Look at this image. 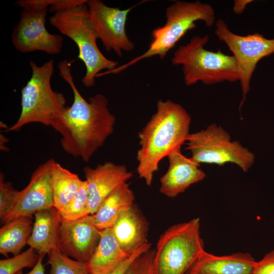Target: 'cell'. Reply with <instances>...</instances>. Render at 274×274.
Returning <instances> with one entry per match:
<instances>
[{"label": "cell", "mask_w": 274, "mask_h": 274, "mask_svg": "<svg viewBox=\"0 0 274 274\" xmlns=\"http://www.w3.org/2000/svg\"><path fill=\"white\" fill-rule=\"evenodd\" d=\"M100 232L89 216L72 222H61L60 250L80 262L86 263L91 258L100 238Z\"/></svg>", "instance_id": "14"}, {"label": "cell", "mask_w": 274, "mask_h": 274, "mask_svg": "<svg viewBox=\"0 0 274 274\" xmlns=\"http://www.w3.org/2000/svg\"><path fill=\"white\" fill-rule=\"evenodd\" d=\"M252 1L251 0H237L234 2L233 10L237 14H242L246 7Z\"/></svg>", "instance_id": "32"}, {"label": "cell", "mask_w": 274, "mask_h": 274, "mask_svg": "<svg viewBox=\"0 0 274 274\" xmlns=\"http://www.w3.org/2000/svg\"><path fill=\"white\" fill-rule=\"evenodd\" d=\"M200 219L175 224L159 238L154 258L156 274H186L205 251Z\"/></svg>", "instance_id": "7"}, {"label": "cell", "mask_w": 274, "mask_h": 274, "mask_svg": "<svg viewBox=\"0 0 274 274\" xmlns=\"http://www.w3.org/2000/svg\"><path fill=\"white\" fill-rule=\"evenodd\" d=\"M19 191L12 187L10 182L5 181V176L0 173V218H3L12 209Z\"/></svg>", "instance_id": "26"}, {"label": "cell", "mask_w": 274, "mask_h": 274, "mask_svg": "<svg viewBox=\"0 0 274 274\" xmlns=\"http://www.w3.org/2000/svg\"><path fill=\"white\" fill-rule=\"evenodd\" d=\"M165 17V24L152 31V41L145 52L112 71L102 72L101 75L117 74L143 59L154 56L163 59L187 31L196 26V21H202L207 27H212L216 22L213 8L198 1H176L166 9Z\"/></svg>", "instance_id": "3"}, {"label": "cell", "mask_w": 274, "mask_h": 274, "mask_svg": "<svg viewBox=\"0 0 274 274\" xmlns=\"http://www.w3.org/2000/svg\"><path fill=\"white\" fill-rule=\"evenodd\" d=\"M186 274H199V273H191V272H187L186 273Z\"/></svg>", "instance_id": "33"}, {"label": "cell", "mask_w": 274, "mask_h": 274, "mask_svg": "<svg viewBox=\"0 0 274 274\" xmlns=\"http://www.w3.org/2000/svg\"><path fill=\"white\" fill-rule=\"evenodd\" d=\"M49 22L77 45L78 58L86 67L85 75L82 79L85 87L94 85L96 77L101 71H110L117 67L118 62L106 57L97 46L99 38L89 17L87 3L55 13L49 18Z\"/></svg>", "instance_id": "4"}, {"label": "cell", "mask_w": 274, "mask_h": 274, "mask_svg": "<svg viewBox=\"0 0 274 274\" xmlns=\"http://www.w3.org/2000/svg\"><path fill=\"white\" fill-rule=\"evenodd\" d=\"M256 262L249 253L217 256L204 251L187 272L199 274H252Z\"/></svg>", "instance_id": "16"}, {"label": "cell", "mask_w": 274, "mask_h": 274, "mask_svg": "<svg viewBox=\"0 0 274 274\" xmlns=\"http://www.w3.org/2000/svg\"><path fill=\"white\" fill-rule=\"evenodd\" d=\"M34 215L35 222L27 245L39 255L60 250L61 222L57 210L53 207L37 212Z\"/></svg>", "instance_id": "18"}, {"label": "cell", "mask_w": 274, "mask_h": 274, "mask_svg": "<svg viewBox=\"0 0 274 274\" xmlns=\"http://www.w3.org/2000/svg\"><path fill=\"white\" fill-rule=\"evenodd\" d=\"M83 172L87 185L90 215L94 214L106 198L133 176L125 165L110 161L94 168L85 166Z\"/></svg>", "instance_id": "13"}, {"label": "cell", "mask_w": 274, "mask_h": 274, "mask_svg": "<svg viewBox=\"0 0 274 274\" xmlns=\"http://www.w3.org/2000/svg\"><path fill=\"white\" fill-rule=\"evenodd\" d=\"M144 1L128 9L110 7L100 0H88L87 5L90 19L107 51H114L122 57L123 51H132L135 45L126 32L127 16L132 9Z\"/></svg>", "instance_id": "11"}, {"label": "cell", "mask_w": 274, "mask_h": 274, "mask_svg": "<svg viewBox=\"0 0 274 274\" xmlns=\"http://www.w3.org/2000/svg\"><path fill=\"white\" fill-rule=\"evenodd\" d=\"M181 147L173 150L167 156L168 167L161 177L160 192L174 198L184 192L191 185L201 181L206 177L199 165L181 152Z\"/></svg>", "instance_id": "15"}, {"label": "cell", "mask_w": 274, "mask_h": 274, "mask_svg": "<svg viewBox=\"0 0 274 274\" xmlns=\"http://www.w3.org/2000/svg\"><path fill=\"white\" fill-rule=\"evenodd\" d=\"M209 36H194L184 45L180 46L172 59L174 65H182L185 84L190 86L201 82L212 85L225 81H239L235 59L218 50H206Z\"/></svg>", "instance_id": "6"}, {"label": "cell", "mask_w": 274, "mask_h": 274, "mask_svg": "<svg viewBox=\"0 0 274 274\" xmlns=\"http://www.w3.org/2000/svg\"><path fill=\"white\" fill-rule=\"evenodd\" d=\"M45 254L39 255V259L37 263L32 269L27 273H23L21 270L16 274H45L44 266L43 264V258Z\"/></svg>", "instance_id": "31"}, {"label": "cell", "mask_w": 274, "mask_h": 274, "mask_svg": "<svg viewBox=\"0 0 274 274\" xmlns=\"http://www.w3.org/2000/svg\"><path fill=\"white\" fill-rule=\"evenodd\" d=\"M83 181L79 176L54 161L51 173L54 208L61 209L75 196Z\"/></svg>", "instance_id": "22"}, {"label": "cell", "mask_w": 274, "mask_h": 274, "mask_svg": "<svg viewBox=\"0 0 274 274\" xmlns=\"http://www.w3.org/2000/svg\"><path fill=\"white\" fill-rule=\"evenodd\" d=\"M252 274H274V250L256 262Z\"/></svg>", "instance_id": "29"}, {"label": "cell", "mask_w": 274, "mask_h": 274, "mask_svg": "<svg viewBox=\"0 0 274 274\" xmlns=\"http://www.w3.org/2000/svg\"><path fill=\"white\" fill-rule=\"evenodd\" d=\"M191 119L180 104L159 100L155 114L139 132L137 173L150 186L161 160L186 142Z\"/></svg>", "instance_id": "2"}, {"label": "cell", "mask_w": 274, "mask_h": 274, "mask_svg": "<svg viewBox=\"0 0 274 274\" xmlns=\"http://www.w3.org/2000/svg\"><path fill=\"white\" fill-rule=\"evenodd\" d=\"M31 76L21 89V110L16 122L8 131H18L25 125L39 123L53 127L65 108L64 95L52 89L51 78L54 60H49L38 66L29 61Z\"/></svg>", "instance_id": "5"}, {"label": "cell", "mask_w": 274, "mask_h": 274, "mask_svg": "<svg viewBox=\"0 0 274 274\" xmlns=\"http://www.w3.org/2000/svg\"><path fill=\"white\" fill-rule=\"evenodd\" d=\"M88 200L87 185L85 180L72 200L61 209L57 211L60 222L74 221L89 216Z\"/></svg>", "instance_id": "23"}, {"label": "cell", "mask_w": 274, "mask_h": 274, "mask_svg": "<svg viewBox=\"0 0 274 274\" xmlns=\"http://www.w3.org/2000/svg\"><path fill=\"white\" fill-rule=\"evenodd\" d=\"M43 5L49 7L51 12L57 13L87 3L88 0H39Z\"/></svg>", "instance_id": "28"}, {"label": "cell", "mask_w": 274, "mask_h": 274, "mask_svg": "<svg viewBox=\"0 0 274 274\" xmlns=\"http://www.w3.org/2000/svg\"><path fill=\"white\" fill-rule=\"evenodd\" d=\"M54 160L50 159L35 169L28 184L19 191L11 210L1 219L3 223L21 217H32L37 212L54 207L51 173Z\"/></svg>", "instance_id": "12"}, {"label": "cell", "mask_w": 274, "mask_h": 274, "mask_svg": "<svg viewBox=\"0 0 274 274\" xmlns=\"http://www.w3.org/2000/svg\"><path fill=\"white\" fill-rule=\"evenodd\" d=\"M186 149L191 153L190 158L198 164L223 165L233 163L247 172L254 163L255 156L237 141L231 140L227 131L216 124L190 133L185 143Z\"/></svg>", "instance_id": "8"}, {"label": "cell", "mask_w": 274, "mask_h": 274, "mask_svg": "<svg viewBox=\"0 0 274 274\" xmlns=\"http://www.w3.org/2000/svg\"><path fill=\"white\" fill-rule=\"evenodd\" d=\"M112 228L121 248L129 255L149 243L148 222L134 205L120 215Z\"/></svg>", "instance_id": "17"}, {"label": "cell", "mask_w": 274, "mask_h": 274, "mask_svg": "<svg viewBox=\"0 0 274 274\" xmlns=\"http://www.w3.org/2000/svg\"><path fill=\"white\" fill-rule=\"evenodd\" d=\"M74 60L58 64L59 74L70 85L74 94L70 107H65L52 127L61 135V146L68 154L88 162L113 133L116 118L108 108V100L97 93L86 100L78 90L72 74Z\"/></svg>", "instance_id": "1"}, {"label": "cell", "mask_w": 274, "mask_h": 274, "mask_svg": "<svg viewBox=\"0 0 274 274\" xmlns=\"http://www.w3.org/2000/svg\"><path fill=\"white\" fill-rule=\"evenodd\" d=\"M215 25L216 36L228 46L236 62L243 93L240 110L250 90L251 80L258 62L263 57L274 53V39H267L259 33L245 36L238 35L229 29L222 19L216 21Z\"/></svg>", "instance_id": "10"}, {"label": "cell", "mask_w": 274, "mask_h": 274, "mask_svg": "<svg viewBox=\"0 0 274 274\" xmlns=\"http://www.w3.org/2000/svg\"><path fill=\"white\" fill-rule=\"evenodd\" d=\"M130 256L121 248L112 228H106L101 230L97 246L86 262L87 269L89 274H107Z\"/></svg>", "instance_id": "19"}, {"label": "cell", "mask_w": 274, "mask_h": 274, "mask_svg": "<svg viewBox=\"0 0 274 274\" xmlns=\"http://www.w3.org/2000/svg\"><path fill=\"white\" fill-rule=\"evenodd\" d=\"M39 255L32 248L14 257L0 260V274H16L26 267H33Z\"/></svg>", "instance_id": "25"}, {"label": "cell", "mask_w": 274, "mask_h": 274, "mask_svg": "<svg viewBox=\"0 0 274 274\" xmlns=\"http://www.w3.org/2000/svg\"><path fill=\"white\" fill-rule=\"evenodd\" d=\"M150 243L146 245L134 252L126 260L120 264L114 269L107 274H124L131 263L140 255L149 250L151 248Z\"/></svg>", "instance_id": "30"}, {"label": "cell", "mask_w": 274, "mask_h": 274, "mask_svg": "<svg viewBox=\"0 0 274 274\" xmlns=\"http://www.w3.org/2000/svg\"><path fill=\"white\" fill-rule=\"evenodd\" d=\"M48 255L50 274H89L86 263L72 259L60 250L53 251Z\"/></svg>", "instance_id": "24"}, {"label": "cell", "mask_w": 274, "mask_h": 274, "mask_svg": "<svg viewBox=\"0 0 274 274\" xmlns=\"http://www.w3.org/2000/svg\"><path fill=\"white\" fill-rule=\"evenodd\" d=\"M32 227V217L28 216L5 224L0 229V253L7 257L9 253L14 256L20 254L28 244Z\"/></svg>", "instance_id": "21"}, {"label": "cell", "mask_w": 274, "mask_h": 274, "mask_svg": "<svg viewBox=\"0 0 274 274\" xmlns=\"http://www.w3.org/2000/svg\"><path fill=\"white\" fill-rule=\"evenodd\" d=\"M134 194L126 183L111 194L89 218L100 230L112 228L120 215L134 205Z\"/></svg>", "instance_id": "20"}, {"label": "cell", "mask_w": 274, "mask_h": 274, "mask_svg": "<svg viewBox=\"0 0 274 274\" xmlns=\"http://www.w3.org/2000/svg\"><path fill=\"white\" fill-rule=\"evenodd\" d=\"M154 250L150 249L140 255L131 263L124 274H156Z\"/></svg>", "instance_id": "27"}, {"label": "cell", "mask_w": 274, "mask_h": 274, "mask_svg": "<svg viewBox=\"0 0 274 274\" xmlns=\"http://www.w3.org/2000/svg\"><path fill=\"white\" fill-rule=\"evenodd\" d=\"M16 5L22 10L12 33L14 48L21 53L42 51L51 55L60 53L63 38L49 33L46 28L48 7L39 0H19Z\"/></svg>", "instance_id": "9"}]
</instances>
